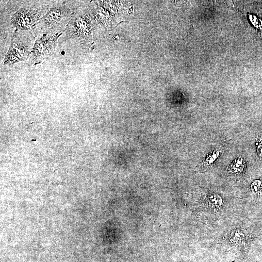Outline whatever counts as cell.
<instances>
[{
	"instance_id": "cell-8",
	"label": "cell",
	"mask_w": 262,
	"mask_h": 262,
	"mask_svg": "<svg viewBox=\"0 0 262 262\" xmlns=\"http://www.w3.org/2000/svg\"><path fill=\"white\" fill-rule=\"evenodd\" d=\"M207 201L209 206L216 211L219 210L223 204L221 196L215 193L209 195L207 197Z\"/></svg>"
},
{
	"instance_id": "cell-10",
	"label": "cell",
	"mask_w": 262,
	"mask_h": 262,
	"mask_svg": "<svg viewBox=\"0 0 262 262\" xmlns=\"http://www.w3.org/2000/svg\"><path fill=\"white\" fill-rule=\"evenodd\" d=\"M256 145L258 156L260 159H262V135L258 138Z\"/></svg>"
},
{
	"instance_id": "cell-3",
	"label": "cell",
	"mask_w": 262,
	"mask_h": 262,
	"mask_svg": "<svg viewBox=\"0 0 262 262\" xmlns=\"http://www.w3.org/2000/svg\"><path fill=\"white\" fill-rule=\"evenodd\" d=\"M62 33H43L30 50V60L34 65L44 62L53 54L57 40Z\"/></svg>"
},
{
	"instance_id": "cell-6",
	"label": "cell",
	"mask_w": 262,
	"mask_h": 262,
	"mask_svg": "<svg viewBox=\"0 0 262 262\" xmlns=\"http://www.w3.org/2000/svg\"><path fill=\"white\" fill-rule=\"evenodd\" d=\"M222 153V149L217 147L209 153L197 168L198 172H204L209 168Z\"/></svg>"
},
{
	"instance_id": "cell-4",
	"label": "cell",
	"mask_w": 262,
	"mask_h": 262,
	"mask_svg": "<svg viewBox=\"0 0 262 262\" xmlns=\"http://www.w3.org/2000/svg\"><path fill=\"white\" fill-rule=\"evenodd\" d=\"M90 29L86 16L77 9L73 13L65 31L71 40L75 42L82 43L89 38Z\"/></svg>"
},
{
	"instance_id": "cell-7",
	"label": "cell",
	"mask_w": 262,
	"mask_h": 262,
	"mask_svg": "<svg viewBox=\"0 0 262 262\" xmlns=\"http://www.w3.org/2000/svg\"><path fill=\"white\" fill-rule=\"evenodd\" d=\"M246 167V162L241 157H237L227 168L229 172L240 173L242 172Z\"/></svg>"
},
{
	"instance_id": "cell-9",
	"label": "cell",
	"mask_w": 262,
	"mask_h": 262,
	"mask_svg": "<svg viewBox=\"0 0 262 262\" xmlns=\"http://www.w3.org/2000/svg\"><path fill=\"white\" fill-rule=\"evenodd\" d=\"M251 188L253 191L255 192L262 190V179L253 182L251 184Z\"/></svg>"
},
{
	"instance_id": "cell-2",
	"label": "cell",
	"mask_w": 262,
	"mask_h": 262,
	"mask_svg": "<svg viewBox=\"0 0 262 262\" xmlns=\"http://www.w3.org/2000/svg\"><path fill=\"white\" fill-rule=\"evenodd\" d=\"M49 6H43L35 9L22 7L12 16L11 21L16 30L28 31L35 36L34 30L47 12Z\"/></svg>"
},
{
	"instance_id": "cell-5",
	"label": "cell",
	"mask_w": 262,
	"mask_h": 262,
	"mask_svg": "<svg viewBox=\"0 0 262 262\" xmlns=\"http://www.w3.org/2000/svg\"><path fill=\"white\" fill-rule=\"evenodd\" d=\"M30 51L28 47L20 40L17 34V31L16 30L2 64L4 66L11 65L26 61L30 56Z\"/></svg>"
},
{
	"instance_id": "cell-1",
	"label": "cell",
	"mask_w": 262,
	"mask_h": 262,
	"mask_svg": "<svg viewBox=\"0 0 262 262\" xmlns=\"http://www.w3.org/2000/svg\"><path fill=\"white\" fill-rule=\"evenodd\" d=\"M74 12L64 4H55L51 7L49 6L38 25H41L44 33H62Z\"/></svg>"
}]
</instances>
